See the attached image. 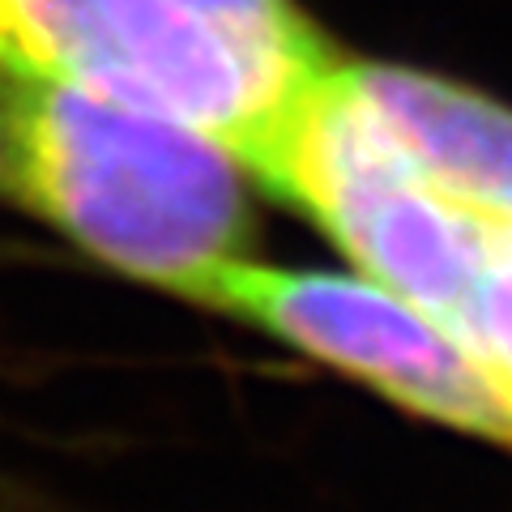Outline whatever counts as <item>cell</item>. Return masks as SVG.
<instances>
[{"mask_svg":"<svg viewBox=\"0 0 512 512\" xmlns=\"http://www.w3.org/2000/svg\"><path fill=\"white\" fill-rule=\"evenodd\" d=\"M248 184L184 120L0 73V192L124 278L197 303L252 252Z\"/></svg>","mask_w":512,"mask_h":512,"instance_id":"1","label":"cell"},{"mask_svg":"<svg viewBox=\"0 0 512 512\" xmlns=\"http://www.w3.org/2000/svg\"><path fill=\"white\" fill-rule=\"evenodd\" d=\"M329 64L252 52L180 0H0V73L184 120L248 175Z\"/></svg>","mask_w":512,"mask_h":512,"instance_id":"2","label":"cell"},{"mask_svg":"<svg viewBox=\"0 0 512 512\" xmlns=\"http://www.w3.org/2000/svg\"><path fill=\"white\" fill-rule=\"evenodd\" d=\"M197 303L367 384L406 414L512 448V402L474 350L444 320L359 269H291L248 252Z\"/></svg>","mask_w":512,"mask_h":512,"instance_id":"3","label":"cell"},{"mask_svg":"<svg viewBox=\"0 0 512 512\" xmlns=\"http://www.w3.org/2000/svg\"><path fill=\"white\" fill-rule=\"evenodd\" d=\"M346 86L402 163L478 214L512 218V107L397 64H342Z\"/></svg>","mask_w":512,"mask_h":512,"instance_id":"4","label":"cell"},{"mask_svg":"<svg viewBox=\"0 0 512 512\" xmlns=\"http://www.w3.org/2000/svg\"><path fill=\"white\" fill-rule=\"evenodd\" d=\"M448 329L474 350L495 389L512 402V218L500 222L487 261Z\"/></svg>","mask_w":512,"mask_h":512,"instance_id":"5","label":"cell"},{"mask_svg":"<svg viewBox=\"0 0 512 512\" xmlns=\"http://www.w3.org/2000/svg\"><path fill=\"white\" fill-rule=\"evenodd\" d=\"M197 18L227 30L231 39L248 43L252 52H265L291 64H329L333 52L325 39L308 26V18L291 0H180Z\"/></svg>","mask_w":512,"mask_h":512,"instance_id":"6","label":"cell"}]
</instances>
